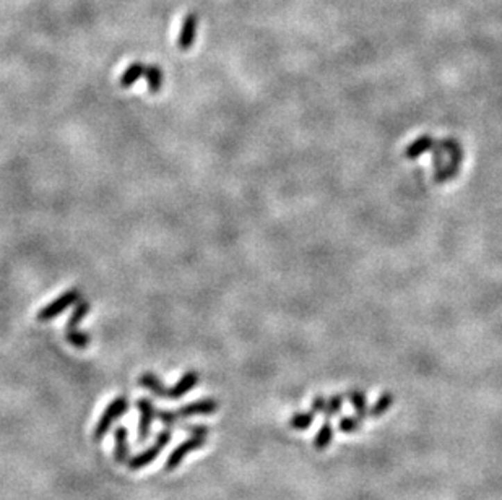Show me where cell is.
<instances>
[{
	"mask_svg": "<svg viewBox=\"0 0 502 500\" xmlns=\"http://www.w3.org/2000/svg\"><path fill=\"white\" fill-rule=\"evenodd\" d=\"M90 309H92V304L87 302V301H80L78 304H76L74 313H72V317L69 318V322H67V330H65V331H74V330H76V327H78V323H80L81 320H83L85 317H87V313L90 312Z\"/></svg>",
	"mask_w": 502,
	"mask_h": 500,
	"instance_id": "17",
	"label": "cell"
},
{
	"mask_svg": "<svg viewBox=\"0 0 502 500\" xmlns=\"http://www.w3.org/2000/svg\"><path fill=\"white\" fill-rule=\"evenodd\" d=\"M65 340L69 341L72 346L83 350V347H87L90 345V341H92V336H90L88 333L74 330V331H65Z\"/></svg>",
	"mask_w": 502,
	"mask_h": 500,
	"instance_id": "19",
	"label": "cell"
},
{
	"mask_svg": "<svg viewBox=\"0 0 502 500\" xmlns=\"http://www.w3.org/2000/svg\"><path fill=\"white\" fill-rule=\"evenodd\" d=\"M199 380H200L199 372H195V370H189V372H185L183 377L178 380V383H176L173 388H167V398L179 399V398L185 397L190 390L197 387Z\"/></svg>",
	"mask_w": 502,
	"mask_h": 500,
	"instance_id": "8",
	"label": "cell"
},
{
	"mask_svg": "<svg viewBox=\"0 0 502 500\" xmlns=\"http://www.w3.org/2000/svg\"><path fill=\"white\" fill-rule=\"evenodd\" d=\"M156 419L161 421L167 429H171L178 422L179 414L178 411H166V409H156Z\"/></svg>",
	"mask_w": 502,
	"mask_h": 500,
	"instance_id": "22",
	"label": "cell"
},
{
	"mask_svg": "<svg viewBox=\"0 0 502 500\" xmlns=\"http://www.w3.org/2000/svg\"><path fill=\"white\" fill-rule=\"evenodd\" d=\"M145 77L148 82V88H150V93H158L161 89L162 85V71L158 65H148L145 70Z\"/></svg>",
	"mask_w": 502,
	"mask_h": 500,
	"instance_id": "18",
	"label": "cell"
},
{
	"mask_svg": "<svg viewBox=\"0 0 502 500\" xmlns=\"http://www.w3.org/2000/svg\"><path fill=\"white\" fill-rule=\"evenodd\" d=\"M395 397L390 392H384L379 398L376 399V403L369 408V416L371 417H382L387 411H390L392 406H394Z\"/></svg>",
	"mask_w": 502,
	"mask_h": 500,
	"instance_id": "13",
	"label": "cell"
},
{
	"mask_svg": "<svg viewBox=\"0 0 502 500\" xmlns=\"http://www.w3.org/2000/svg\"><path fill=\"white\" fill-rule=\"evenodd\" d=\"M114 460L119 465H127L131 458V447H128V431L124 426H119L114 431Z\"/></svg>",
	"mask_w": 502,
	"mask_h": 500,
	"instance_id": "9",
	"label": "cell"
},
{
	"mask_svg": "<svg viewBox=\"0 0 502 500\" xmlns=\"http://www.w3.org/2000/svg\"><path fill=\"white\" fill-rule=\"evenodd\" d=\"M332 440H333V427L328 421H325L322 426H320L317 434H315L314 449L319 450V451L327 450L330 447V444H332Z\"/></svg>",
	"mask_w": 502,
	"mask_h": 500,
	"instance_id": "15",
	"label": "cell"
},
{
	"mask_svg": "<svg viewBox=\"0 0 502 500\" xmlns=\"http://www.w3.org/2000/svg\"><path fill=\"white\" fill-rule=\"evenodd\" d=\"M187 432L190 436L197 437H208L210 429L207 426H187Z\"/></svg>",
	"mask_w": 502,
	"mask_h": 500,
	"instance_id": "24",
	"label": "cell"
},
{
	"mask_svg": "<svg viewBox=\"0 0 502 500\" xmlns=\"http://www.w3.org/2000/svg\"><path fill=\"white\" fill-rule=\"evenodd\" d=\"M81 301V293L78 289H69L64 294H60L56 301L47 304L46 307H42L40 312H37V320L40 322H49L57 316H60L65 309H69L74 304H78Z\"/></svg>",
	"mask_w": 502,
	"mask_h": 500,
	"instance_id": "3",
	"label": "cell"
},
{
	"mask_svg": "<svg viewBox=\"0 0 502 500\" xmlns=\"http://www.w3.org/2000/svg\"><path fill=\"white\" fill-rule=\"evenodd\" d=\"M433 148H434V138L431 135H421L406 146L405 158L406 160H418L419 156L428 153V151H431Z\"/></svg>",
	"mask_w": 502,
	"mask_h": 500,
	"instance_id": "10",
	"label": "cell"
},
{
	"mask_svg": "<svg viewBox=\"0 0 502 500\" xmlns=\"http://www.w3.org/2000/svg\"><path fill=\"white\" fill-rule=\"evenodd\" d=\"M171 439H173V434H171L169 429L166 427L165 431L160 432V436H158L155 444H153L151 447H148V449L145 451H142V454L131 456V458H128L127 468L131 471H138V469L145 468V466H148L150 463H153V461L160 456L161 451L165 450V447L169 444Z\"/></svg>",
	"mask_w": 502,
	"mask_h": 500,
	"instance_id": "2",
	"label": "cell"
},
{
	"mask_svg": "<svg viewBox=\"0 0 502 500\" xmlns=\"http://www.w3.org/2000/svg\"><path fill=\"white\" fill-rule=\"evenodd\" d=\"M348 399H350L353 409H355V414L358 419L365 421V419L369 416V406H367V397L365 392L361 390L353 388L348 392Z\"/></svg>",
	"mask_w": 502,
	"mask_h": 500,
	"instance_id": "11",
	"label": "cell"
},
{
	"mask_svg": "<svg viewBox=\"0 0 502 500\" xmlns=\"http://www.w3.org/2000/svg\"><path fill=\"white\" fill-rule=\"evenodd\" d=\"M342 409H343V397H340V395H335V397L327 399V408H325L324 414L330 419V417L337 416V414H340Z\"/></svg>",
	"mask_w": 502,
	"mask_h": 500,
	"instance_id": "21",
	"label": "cell"
},
{
	"mask_svg": "<svg viewBox=\"0 0 502 500\" xmlns=\"http://www.w3.org/2000/svg\"><path fill=\"white\" fill-rule=\"evenodd\" d=\"M145 70H147L145 64H140V62H133V64L128 65L126 69V71L122 74L121 87L122 88L132 87V85L135 83L137 80L142 78V75H145Z\"/></svg>",
	"mask_w": 502,
	"mask_h": 500,
	"instance_id": "14",
	"label": "cell"
},
{
	"mask_svg": "<svg viewBox=\"0 0 502 500\" xmlns=\"http://www.w3.org/2000/svg\"><path fill=\"white\" fill-rule=\"evenodd\" d=\"M315 421V413L310 409V411L306 413H294L290 419V427L294 429V431H308V429L312 426Z\"/></svg>",
	"mask_w": 502,
	"mask_h": 500,
	"instance_id": "16",
	"label": "cell"
},
{
	"mask_svg": "<svg viewBox=\"0 0 502 500\" xmlns=\"http://www.w3.org/2000/svg\"><path fill=\"white\" fill-rule=\"evenodd\" d=\"M361 419H358V416H343L338 422V429L343 432V434H355V432L360 431L361 426Z\"/></svg>",
	"mask_w": 502,
	"mask_h": 500,
	"instance_id": "20",
	"label": "cell"
},
{
	"mask_svg": "<svg viewBox=\"0 0 502 500\" xmlns=\"http://www.w3.org/2000/svg\"><path fill=\"white\" fill-rule=\"evenodd\" d=\"M218 402L215 398H203L192 402L189 404H184L183 408L178 409L179 417H192V416H207V414H213L218 411Z\"/></svg>",
	"mask_w": 502,
	"mask_h": 500,
	"instance_id": "6",
	"label": "cell"
},
{
	"mask_svg": "<svg viewBox=\"0 0 502 500\" xmlns=\"http://www.w3.org/2000/svg\"><path fill=\"white\" fill-rule=\"evenodd\" d=\"M128 409V399L126 395H121V397L114 398L111 403L108 404V408L104 409V413L99 417V421L94 427V440H101L104 436L108 434V431L111 429L112 422H116L122 414H126Z\"/></svg>",
	"mask_w": 502,
	"mask_h": 500,
	"instance_id": "1",
	"label": "cell"
},
{
	"mask_svg": "<svg viewBox=\"0 0 502 500\" xmlns=\"http://www.w3.org/2000/svg\"><path fill=\"white\" fill-rule=\"evenodd\" d=\"M138 383H140L142 387L150 390V392L155 395V397L167 398V388L165 387V385H162L161 380L158 379L155 374L147 372V374L140 375V379H138Z\"/></svg>",
	"mask_w": 502,
	"mask_h": 500,
	"instance_id": "12",
	"label": "cell"
},
{
	"mask_svg": "<svg viewBox=\"0 0 502 500\" xmlns=\"http://www.w3.org/2000/svg\"><path fill=\"white\" fill-rule=\"evenodd\" d=\"M325 408H327V398L315 397V398L312 399V404H310V409H312V411H314L315 414L324 413Z\"/></svg>",
	"mask_w": 502,
	"mask_h": 500,
	"instance_id": "23",
	"label": "cell"
},
{
	"mask_svg": "<svg viewBox=\"0 0 502 500\" xmlns=\"http://www.w3.org/2000/svg\"><path fill=\"white\" fill-rule=\"evenodd\" d=\"M137 409L140 413V419H138V442H145L150 437L151 432V422L156 417V408L150 398H138L137 399Z\"/></svg>",
	"mask_w": 502,
	"mask_h": 500,
	"instance_id": "5",
	"label": "cell"
},
{
	"mask_svg": "<svg viewBox=\"0 0 502 500\" xmlns=\"http://www.w3.org/2000/svg\"><path fill=\"white\" fill-rule=\"evenodd\" d=\"M197 28H199V15L197 13H189V15L184 18L178 37V47L181 51H187L194 46L195 36H197Z\"/></svg>",
	"mask_w": 502,
	"mask_h": 500,
	"instance_id": "7",
	"label": "cell"
},
{
	"mask_svg": "<svg viewBox=\"0 0 502 500\" xmlns=\"http://www.w3.org/2000/svg\"><path fill=\"white\" fill-rule=\"evenodd\" d=\"M207 442V437H197V436H190L187 440H184L183 444H179L176 449L171 451V455L167 456L166 463H165V471L171 473V471L178 469L181 463L185 460V456L189 454H192L195 450H200Z\"/></svg>",
	"mask_w": 502,
	"mask_h": 500,
	"instance_id": "4",
	"label": "cell"
}]
</instances>
